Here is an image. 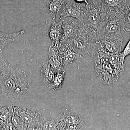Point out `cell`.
Returning <instances> with one entry per match:
<instances>
[{"instance_id":"obj_24","label":"cell","mask_w":130,"mask_h":130,"mask_svg":"<svg viewBox=\"0 0 130 130\" xmlns=\"http://www.w3.org/2000/svg\"><path fill=\"white\" fill-rule=\"evenodd\" d=\"M75 2L79 3H85L88 5L89 2L88 0H73Z\"/></svg>"},{"instance_id":"obj_9","label":"cell","mask_w":130,"mask_h":130,"mask_svg":"<svg viewBox=\"0 0 130 130\" xmlns=\"http://www.w3.org/2000/svg\"><path fill=\"white\" fill-rule=\"evenodd\" d=\"M123 41V37L120 31L106 35L98 42L107 52L117 54L121 52Z\"/></svg>"},{"instance_id":"obj_22","label":"cell","mask_w":130,"mask_h":130,"mask_svg":"<svg viewBox=\"0 0 130 130\" xmlns=\"http://www.w3.org/2000/svg\"><path fill=\"white\" fill-rule=\"evenodd\" d=\"M2 53V52H0V78L9 64L3 56Z\"/></svg>"},{"instance_id":"obj_25","label":"cell","mask_w":130,"mask_h":130,"mask_svg":"<svg viewBox=\"0 0 130 130\" xmlns=\"http://www.w3.org/2000/svg\"><path fill=\"white\" fill-rule=\"evenodd\" d=\"M0 130H6V124L1 121H0Z\"/></svg>"},{"instance_id":"obj_3","label":"cell","mask_w":130,"mask_h":130,"mask_svg":"<svg viewBox=\"0 0 130 130\" xmlns=\"http://www.w3.org/2000/svg\"><path fill=\"white\" fill-rule=\"evenodd\" d=\"M108 8L101 0H91L88 6L87 13L82 23L91 42H98L96 37L98 28L106 13Z\"/></svg>"},{"instance_id":"obj_4","label":"cell","mask_w":130,"mask_h":130,"mask_svg":"<svg viewBox=\"0 0 130 130\" xmlns=\"http://www.w3.org/2000/svg\"><path fill=\"white\" fill-rule=\"evenodd\" d=\"M11 109L12 112L19 118L24 130H42L44 116L38 108L13 106Z\"/></svg>"},{"instance_id":"obj_20","label":"cell","mask_w":130,"mask_h":130,"mask_svg":"<svg viewBox=\"0 0 130 130\" xmlns=\"http://www.w3.org/2000/svg\"><path fill=\"white\" fill-rule=\"evenodd\" d=\"M121 27L125 32L130 33V6H127L123 13Z\"/></svg>"},{"instance_id":"obj_17","label":"cell","mask_w":130,"mask_h":130,"mask_svg":"<svg viewBox=\"0 0 130 130\" xmlns=\"http://www.w3.org/2000/svg\"><path fill=\"white\" fill-rule=\"evenodd\" d=\"M110 10L123 13L127 7V0H101Z\"/></svg>"},{"instance_id":"obj_15","label":"cell","mask_w":130,"mask_h":130,"mask_svg":"<svg viewBox=\"0 0 130 130\" xmlns=\"http://www.w3.org/2000/svg\"><path fill=\"white\" fill-rule=\"evenodd\" d=\"M25 33V31L24 30L11 33H6L0 31V52H2L8 44L14 41Z\"/></svg>"},{"instance_id":"obj_16","label":"cell","mask_w":130,"mask_h":130,"mask_svg":"<svg viewBox=\"0 0 130 130\" xmlns=\"http://www.w3.org/2000/svg\"><path fill=\"white\" fill-rule=\"evenodd\" d=\"M54 73L47 61L43 64L41 71V76L43 81L48 89H51L54 77Z\"/></svg>"},{"instance_id":"obj_10","label":"cell","mask_w":130,"mask_h":130,"mask_svg":"<svg viewBox=\"0 0 130 130\" xmlns=\"http://www.w3.org/2000/svg\"><path fill=\"white\" fill-rule=\"evenodd\" d=\"M58 54L66 68L74 61L84 58L72 45L67 42L63 43L58 50Z\"/></svg>"},{"instance_id":"obj_5","label":"cell","mask_w":130,"mask_h":130,"mask_svg":"<svg viewBox=\"0 0 130 130\" xmlns=\"http://www.w3.org/2000/svg\"><path fill=\"white\" fill-rule=\"evenodd\" d=\"M123 13L108 8L103 20L98 28L96 37L98 42L106 35L121 31Z\"/></svg>"},{"instance_id":"obj_26","label":"cell","mask_w":130,"mask_h":130,"mask_svg":"<svg viewBox=\"0 0 130 130\" xmlns=\"http://www.w3.org/2000/svg\"><path fill=\"white\" fill-rule=\"evenodd\" d=\"M127 6H130V0H127Z\"/></svg>"},{"instance_id":"obj_8","label":"cell","mask_w":130,"mask_h":130,"mask_svg":"<svg viewBox=\"0 0 130 130\" xmlns=\"http://www.w3.org/2000/svg\"><path fill=\"white\" fill-rule=\"evenodd\" d=\"M88 5L79 3L73 0H67L62 11L59 14V20L66 17L77 19L81 23L87 13Z\"/></svg>"},{"instance_id":"obj_1","label":"cell","mask_w":130,"mask_h":130,"mask_svg":"<svg viewBox=\"0 0 130 130\" xmlns=\"http://www.w3.org/2000/svg\"><path fill=\"white\" fill-rule=\"evenodd\" d=\"M2 94L11 98H23L30 92L31 80L24 69L8 64L0 78Z\"/></svg>"},{"instance_id":"obj_2","label":"cell","mask_w":130,"mask_h":130,"mask_svg":"<svg viewBox=\"0 0 130 130\" xmlns=\"http://www.w3.org/2000/svg\"><path fill=\"white\" fill-rule=\"evenodd\" d=\"M98 78L103 83H115L123 73L115 64L112 54L103 48H97L92 54Z\"/></svg>"},{"instance_id":"obj_11","label":"cell","mask_w":130,"mask_h":130,"mask_svg":"<svg viewBox=\"0 0 130 130\" xmlns=\"http://www.w3.org/2000/svg\"><path fill=\"white\" fill-rule=\"evenodd\" d=\"M47 35L51 40V46L58 49L63 43V30L59 21L57 22L52 19L51 25L47 32Z\"/></svg>"},{"instance_id":"obj_21","label":"cell","mask_w":130,"mask_h":130,"mask_svg":"<svg viewBox=\"0 0 130 130\" xmlns=\"http://www.w3.org/2000/svg\"><path fill=\"white\" fill-rule=\"evenodd\" d=\"M42 130H60L56 121L44 116Z\"/></svg>"},{"instance_id":"obj_13","label":"cell","mask_w":130,"mask_h":130,"mask_svg":"<svg viewBox=\"0 0 130 130\" xmlns=\"http://www.w3.org/2000/svg\"><path fill=\"white\" fill-rule=\"evenodd\" d=\"M58 50L54 48L51 45L48 50V58L47 61L54 72L59 70L66 69L58 54Z\"/></svg>"},{"instance_id":"obj_7","label":"cell","mask_w":130,"mask_h":130,"mask_svg":"<svg viewBox=\"0 0 130 130\" xmlns=\"http://www.w3.org/2000/svg\"><path fill=\"white\" fill-rule=\"evenodd\" d=\"M60 130H80L85 125L84 120L78 114L62 112L56 119Z\"/></svg>"},{"instance_id":"obj_23","label":"cell","mask_w":130,"mask_h":130,"mask_svg":"<svg viewBox=\"0 0 130 130\" xmlns=\"http://www.w3.org/2000/svg\"><path fill=\"white\" fill-rule=\"evenodd\" d=\"M120 55L124 60H125L126 56L130 55V38L123 51L120 53Z\"/></svg>"},{"instance_id":"obj_6","label":"cell","mask_w":130,"mask_h":130,"mask_svg":"<svg viewBox=\"0 0 130 130\" xmlns=\"http://www.w3.org/2000/svg\"><path fill=\"white\" fill-rule=\"evenodd\" d=\"M65 42L72 45L77 51L84 57L92 54L94 44L92 43L83 26Z\"/></svg>"},{"instance_id":"obj_12","label":"cell","mask_w":130,"mask_h":130,"mask_svg":"<svg viewBox=\"0 0 130 130\" xmlns=\"http://www.w3.org/2000/svg\"><path fill=\"white\" fill-rule=\"evenodd\" d=\"M59 21L63 28V43L82 26V23L80 21L72 17L64 18L59 20Z\"/></svg>"},{"instance_id":"obj_18","label":"cell","mask_w":130,"mask_h":130,"mask_svg":"<svg viewBox=\"0 0 130 130\" xmlns=\"http://www.w3.org/2000/svg\"><path fill=\"white\" fill-rule=\"evenodd\" d=\"M66 76V69H62L55 72L54 73V77L50 89L53 91H56L61 89Z\"/></svg>"},{"instance_id":"obj_19","label":"cell","mask_w":130,"mask_h":130,"mask_svg":"<svg viewBox=\"0 0 130 130\" xmlns=\"http://www.w3.org/2000/svg\"><path fill=\"white\" fill-rule=\"evenodd\" d=\"M12 111L11 108L6 106L0 105V121L6 124L11 122Z\"/></svg>"},{"instance_id":"obj_14","label":"cell","mask_w":130,"mask_h":130,"mask_svg":"<svg viewBox=\"0 0 130 130\" xmlns=\"http://www.w3.org/2000/svg\"><path fill=\"white\" fill-rule=\"evenodd\" d=\"M67 0H47L46 10L53 19L55 20L63 10Z\"/></svg>"}]
</instances>
